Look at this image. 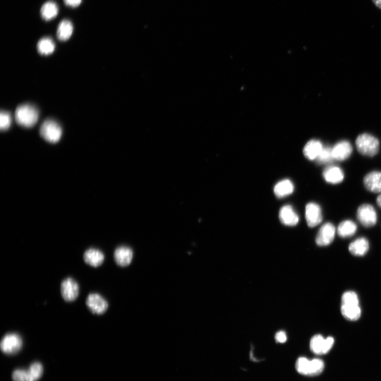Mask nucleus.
<instances>
[{
    "mask_svg": "<svg viewBox=\"0 0 381 381\" xmlns=\"http://www.w3.org/2000/svg\"><path fill=\"white\" fill-rule=\"evenodd\" d=\"M334 161L332 155V147L323 146V149L315 161L319 165L328 164Z\"/></svg>",
    "mask_w": 381,
    "mask_h": 381,
    "instance_id": "obj_26",
    "label": "nucleus"
},
{
    "mask_svg": "<svg viewBox=\"0 0 381 381\" xmlns=\"http://www.w3.org/2000/svg\"><path fill=\"white\" fill-rule=\"evenodd\" d=\"M336 228L330 222L324 224L320 229L317 237L316 243L320 246H326L330 245L335 236Z\"/></svg>",
    "mask_w": 381,
    "mask_h": 381,
    "instance_id": "obj_10",
    "label": "nucleus"
},
{
    "mask_svg": "<svg viewBox=\"0 0 381 381\" xmlns=\"http://www.w3.org/2000/svg\"><path fill=\"white\" fill-rule=\"evenodd\" d=\"M43 367L42 365L36 362L33 364L29 370L17 369L13 374L14 381H37L42 376Z\"/></svg>",
    "mask_w": 381,
    "mask_h": 381,
    "instance_id": "obj_4",
    "label": "nucleus"
},
{
    "mask_svg": "<svg viewBox=\"0 0 381 381\" xmlns=\"http://www.w3.org/2000/svg\"><path fill=\"white\" fill-rule=\"evenodd\" d=\"M293 190L294 185L289 180H284L277 183L274 189L275 194L278 198L289 196L292 193Z\"/></svg>",
    "mask_w": 381,
    "mask_h": 381,
    "instance_id": "obj_20",
    "label": "nucleus"
},
{
    "mask_svg": "<svg viewBox=\"0 0 381 381\" xmlns=\"http://www.w3.org/2000/svg\"><path fill=\"white\" fill-rule=\"evenodd\" d=\"M116 263L120 266L125 267L132 263L133 252L131 248L126 246L117 248L114 253Z\"/></svg>",
    "mask_w": 381,
    "mask_h": 381,
    "instance_id": "obj_14",
    "label": "nucleus"
},
{
    "mask_svg": "<svg viewBox=\"0 0 381 381\" xmlns=\"http://www.w3.org/2000/svg\"><path fill=\"white\" fill-rule=\"evenodd\" d=\"M55 49V45L53 40L50 38H44L41 40L37 49L39 52L44 55H48L53 53Z\"/></svg>",
    "mask_w": 381,
    "mask_h": 381,
    "instance_id": "obj_25",
    "label": "nucleus"
},
{
    "mask_svg": "<svg viewBox=\"0 0 381 381\" xmlns=\"http://www.w3.org/2000/svg\"><path fill=\"white\" fill-rule=\"evenodd\" d=\"M323 361L320 359H313L310 361L309 376H317L320 374L324 369Z\"/></svg>",
    "mask_w": 381,
    "mask_h": 381,
    "instance_id": "obj_29",
    "label": "nucleus"
},
{
    "mask_svg": "<svg viewBox=\"0 0 381 381\" xmlns=\"http://www.w3.org/2000/svg\"><path fill=\"white\" fill-rule=\"evenodd\" d=\"M368 249V241L365 238H358L349 246L350 253L357 256H364L367 253Z\"/></svg>",
    "mask_w": 381,
    "mask_h": 381,
    "instance_id": "obj_19",
    "label": "nucleus"
},
{
    "mask_svg": "<svg viewBox=\"0 0 381 381\" xmlns=\"http://www.w3.org/2000/svg\"><path fill=\"white\" fill-rule=\"evenodd\" d=\"M1 349L8 355H14L20 351L23 346V340L20 334L9 333L1 341Z\"/></svg>",
    "mask_w": 381,
    "mask_h": 381,
    "instance_id": "obj_5",
    "label": "nucleus"
},
{
    "mask_svg": "<svg viewBox=\"0 0 381 381\" xmlns=\"http://www.w3.org/2000/svg\"><path fill=\"white\" fill-rule=\"evenodd\" d=\"M356 145L359 153L368 157L375 156L378 153L379 149V143L378 139L368 134L358 136L356 139Z\"/></svg>",
    "mask_w": 381,
    "mask_h": 381,
    "instance_id": "obj_2",
    "label": "nucleus"
},
{
    "mask_svg": "<svg viewBox=\"0 0 381 381\" xmlns=\"http://www.w3.org/2000/svg\"><path fill=\"white\" fill-rule=\"evenodd\" d=\"M39 113L38 110L31 105L25 104L18 107L15 112V119L20 126L31 128L38 122Z\"/></svg>",
    "mask_w": 381,
    "mask_h": 381,
    "instance_id": "obj_1",
    "label": "nucleus"
},
{
    "mask_svg": "<svg viewBox=\"0 0 381 381\" xmlns=\"http://www.w3.org/2000/svg\"><path fill=\"white\" fill-rule=\"evenodd\" d=\"M364 184L366 189L373 193L381 192V172L372 171L368 173L364 177Z\"/></svg>",
    "mask_w": 381,
    "mask_h": 381,
    "instance_id": "obj_15",
    "label": "nucleus"
},
{
    "mask_svg": "<svg viewBox=\"0 0 381 381\" xmlns=\"http://www.w3.org/2000/svg\"><path fill=\"white\" fill-rule=\"evenodd\" d=\"M85 262L93 267L100 266L105 261V255L101 250L96 248H90L86 251L83 255Z\"/></svg>",
    "mask_w": 381,
    "mask_h": 381,
    "instance_id": "obj_17",
    "label": "nucleus"
},
{
    "mask_svg": "<svg viewBox=\"0 0 381 381\" xmlns=\"http://www.w3.org/2000/svg\"><path fill=\"white\" fill-rule=\"evenodd\" d=\"M333 343L334 339L332 337L324 339L320 334H317L310 341V349L315 354L324 355L330 350Z\"/></svg>",
    "mask_w": 381,
    "mask_h": 381,
    "instance_id": "obj_7",
    "label": "nucleus"
},
{
    "mask_svg": "<svg viewBox=\"0 0 381 381\" xmlns=\"http://www.w3.org/2000/svg\"><path fill=\"white\" fill-rule=\"evenodd\" d=\"M323 177L327 182L337 184L342 182L344 179V173L339 167L331 165L324 170Z\"/></svg>",
    "mask_w": 381,
    "mask_h": 381,
    "instance_id": "obj_13",
    "label": "nucleus"
},
{
    "mask_svg": "<svg viewBox=\"0 0 381 381\" xmlns=\"http://www.w3.org/2000/svg\"><path fill=\"white\" fill-rule=\"evenodd\" d=\"M73 32V26L68 20H63L59 24L57 32L58 39L62 42L70 39Z\"/></svg>",
    "mask_w": 381,
    "mask_h": 381,
    "instance_id": "obj_23",
    "label": "nucleus"
},
{
    "mask_svg": "<svg viewBox=\"0 0 381 381\" xmlns=\"http://www.w3.org/2000/svg\"><path fill=\"white\" fill-rule=\"evenodd\" d=\"M61 291L65 301H73L77 299L79 294V284L72 278L68 277L62 282Z\"/></svg>",
    "mask_w": 381,
    "mask_h": 381,
    "instance_id": "obj_9",
    "label": "nucleus"
},
{
    "mask_svg": "<svg viewBox=\"0 0 381 381\" xmlns=\"http://www.w3.org/2000/svg\"><path fill=\"white\" fill-rule=\"evenodd\" d=\"M305 218L309 227H314L320 224L322 220L320 207L315 203H309L306 206Z\"/></svg>",
    "mask_w": 381,
    "mask_h": 381,
    "instance_id": "obj_11",
    "label": "nucleus"
},
{
    "mask_svg": "<svg viewBox=\"0 0 381 381\" xmlns=\"http://www.w3.org/2000/svg\"><path fill=\"white\" fill-rule=\"evenodd\" d=\"M341 305H359V299L357 294L352 291L343 293L341 298Z\"/></svg>",
    "mask_w": 381,
    "mask_h": 381,
    "instance_id": "obj_28",
    "label": "nucleus"
},
{
    "mask_svg": "<svg viewBox=\"0 0 381 381\" xmlns=\"http://www.w3.org/2000/svg\"><path fill=\"white\" fill-rule=\"evenodd\" d=\"M82 0H64L65 4L72 8H76L79 6Z\"/></svg>",
    "mask_w": 381,
    "mask_h": 381,
    "instance_id": "obj_32",
    "label": "nucleus"
},
{
    "mask_svg": "<svg viewBox=\"0 0 381 381\" xmlns=\"http://www.w3.org/2000/svg\"><path fill=\"white\" fill-rule=\"evenodd\" d=\"M86 304L90 311L96 314L105 313L109 306L104 297L98 293L90 294L87 299Z\"/></svg>",
    "mask_w": 381,
    "mask_h": 381,
    "instance_id": "obj_8",
    "label": "nucleus"
},
{
    "mask_svg": "<svg viewBox=\"0 0 381 381\" xmlns=\"http://www.w3.org/2000/svg\"><path fill=\"white\" fill-rule=\"evenodd\" d=\"M332 152L334 161H344L351 156L352 147L349 142L341 141L332 147Z\"/></svg>",
    "mask_w": 381,
    "mask_h": 381,
    "instance_id": "obj_12",
    "label": "nucleus"
},
{
    "mask_svg": "<svg viewBox=\"0 0 381 381\" xmlns=\"http://www.w3.org/2000/svg\"><path fill=\"white\" fill-rule=\"evenodd\" d=\"M275 339L278 342L284 343L287 340L285 332L283 331H278L276 334Z\"/></svg>",
    "mask_w": 381,
    "mask_h": 381,
    "instance_id": "obj_31",
    "label": "nucleus"
},
{
    "mask_svg": "<svg viewBox=\"0 0 381 381\" xmlns=\"http://www.w3.org/2000/svg\"><path fill=\"white\" fill-rule=\"evenodd\" d=\"M279 218L283 224L294 226L298 224L299 218L293 208L289 205L283 207L279 213Z\"/></svg>",
    "mask_w": 381,
    "mask_h": 381,
    "instance_id": "obj_16",
    "label": "nucleus"
},
{
    "mask_svg": "<svg viewBox=\"0 0 381 381\" xmlns=\"http://www.w3.org/2000/svg\"><path fill=\"white\" fill-rule=\"evenodd\" d=\"M357 218L360 224L365 227H372L375 225L377 216L374 208L369 204L360 206L357 211Z\"/></svg>",
    "mask_w": 381,
    "mask_h": 381,
    "instance_id": "obj_6",
    "label": "nucleus"
},
{
    "mask_svg": "<svg viewBox=\"0 0 381 381\" xmlns=\"http://www.w3.org/2000/svg\"><path fill=\"white\" fill-rule=\"evenodd\" d=\"M59 14V8L57 4L53 2H49L42 6L41 15L45 21L53 20Z\"/></svg>",
    "mask_w": 381,
    "mask_h": 381,
    "instance_id": "obj_22",
    "label": "nucleus"
},
{
    "mask_svg": "<svg viewBox=\"0 0 381 381\" xmlns=\"http://www.w3.org/2000/svg\"><path fill=\"white\" fill-rule=\"evenodd\" d=\"M310 361L305 357H300L296 361V369L299 373L309 375L310 373Z\"/></svg>",
    "mask_w": 381,
    "mask_h": 381,
    "instance_id": "obj_27",
    "label": "nucleus"
},
{
    "mask_svg": "<svg viewBox=\"0 0 381 381\" xmlns=\"http://www.w3.org/2000/svg\"><path fill=\"white\" fill-rule=\"evenodd\" d=\"M357 229L354 221L347 220L342 221L337 229L338 235L341 238H348L355 235Z\"/></svg>",
    "mask_w": 381,
    "mask_h": 381,
    "instance_id": "obj_21",
    "label": "nucleus"
},
{
    "mask_svg": "<svg viewBox=\"0 0 381 381\" xmlns=\"http://www.w3.org/2000/svg\"><path fill=\"white\" fill-rule=\"evenodd\" d=\"M341 312L343 317L350 321H356L361 315V309L359 305H341Z\"/></svg>",
    "mask_w": 381,
    "mask_h": 381,
    "instance_id": "obj_24",
    "label": "nucleus"
},
{
    "mask_svg": "<svg viewBox=\"0 0 381 381\" xmlns=\"http://www.w3.org/2000/svg\"><path fill=\"white\" fill-rule=\"evenodd\" d=\"M376 7L381 9V0H372Z\"/></svg>",
    "mask_w": 381,
    "mask_h": 381,
    "instance_id": "obj_33",
    "label": "nucleus"
},
{
    "mask_svg": "<svg viewBox=\"0 0 381 381\" xmlns=\"http://www.w3.org/2000/svg\"><path fill=\"white\" fill-rule=\"evenodd\" d=\"M323 147L320 141L313 139L305 145L303 154L308 160H315L322 151Z\"/></svg>",
    "mask_w": 381,
    "mask_h": 381,
    "instance_id": "obj_18",
    "label": "nucleus"
},
{
    "mask_svg": "<svg viewBox=\"0 0 381 381\" xmlns=\"http://www.w3.org/2000/svg\"><path fill=\"white\" fill-rule=\"evenodd\" d=\"M376 202L378 206L381 208V194L379 195L376 199Z\"/></svg>",
    "mask_w": 381,
    "mask_h": 381,
    "instance_id": "obj_34",
    "label": "nucleus"
},
{
    "mask_svg": "<svg viewBox=\"0 0 381 381\" xmlns=\"http://www.w3.org/2000/svg\"><path fill=\"white\" fill-rule=\"evenodd\" d=\"M12 117L6 111H2L0 114V128L2 131H7L12 124Z\"/></svg>",
    "mask_w": 381,
    "mask_h": 381,
    "instance_id": "obj_30",
    "label": "nucleus"
},
{
    "mask_svg": "<svg viewBox=\"0 0 381 381\" xmlns=\"http://www.w3.org/2000/svg\"><path fill=\"white\" fill-rule=\"evenodd\" d=\"M40 134L46 140L51 143L58 142L62 135V130L59 124L53 120H47L42 124Z\"/></svg>",
    "mask_w": 381,
    "mask_h": 381,
    "instance_id": "obj_3",
    "label": "nucleus"
}]
</instances>
